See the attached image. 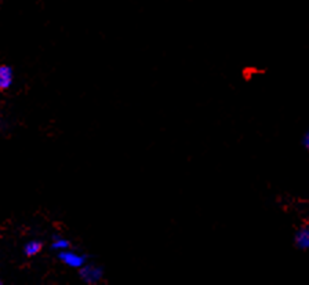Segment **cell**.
<instances>
[{"mask_svg":"<svg viewBox=\"0 0 309 285\" xmlns=\"http://www.w3.org/2000/svg\"><path fill=\"white\" fill-rule=\"evenodd\" d=\"M80 270V277L87 284H98L104 278V270L97 264L84 263Z\"/></svg>","mask_w":309,"mask_h":285,"instance_id":"cell-1","label":"cell"},{"mask_svg":"<svg viewBox=\"0 0 309 285\" xmlns=\"http://www.w3.org/2000/svg\"><path fill=\"white\" fill-rule=\"evenodd\" d=\"M58 258L61 259L62 263H65L66 266L73 269H80L86 263V258H84L83 255L78 254L75 251H69V248H68V250L60 251Z\"/></svg>","mask_w":309,"mask_h":285,"instance_id":"cell-2","label":"cell"},{"mask_svg":"<svg viewBox=\"0 0 309 285\" xmlns=\"http://www.w3.org/2000/svg\"><path fill=\"white\" fill-rule=\"evenodd\" d=\"M294 246L301 251L309 250V225L301 226L294 234Z\"/></svg>","mask_w":309,"mask_h":285,"instance_id":"cell-3","label":"cell"},{"mask_svg":"<svg viewBox=\"0 0 309 285\" xmlns=\"http://www.w3.org/2000/svg\"><path fill=\"white\" fill-rule=\"evenodd\" d=\"M13 84V70L9 66H0V90H7Z\"/></svg>","mask_w":309,"mask_h":285,"instance_id":"cell-4","label":"cell"},{"mask_svg":"<svg viewBox=\"0 0 309 285\" xmlns=\"http://www.w3.org/2000/svg\"><path fill=\"white\" fill-rule=\"evenodd\" d=\"M40 250H42V242L36 241V240L29 241L27 246H25V254H27L28 256H35L36 254H39Z\"/></svg>","mask_w":309,"mask_h":285,"instance_id":"cell-5","label":"cell"},{"mask_svg":"<svg viewBox=\"0 0 309 285\" xmlns=\"http://www.w3.org/2000/svg\"><path fill=\"white\" fill-rule=\"evenodd\" d=\"M69 241L68 240H65V238H55L53 242V248L57 251H64V250H68L69 248Z\"/></svg>","mask_w":309,"mask_h":285,"instance_id":"cell-6","label":"cell"},{"mask_svg":"<svg viewBox=\"0 0 309 285\" xmlns=\"http://www.w3.org/2000/svg\"><path fill=\"white\" fill-rule=\"evenodd\" d=\"M302 145H304V148L309 152V130L308 131H305L304 136H302Z\"/></svg>","mask_w":309,"mask_h":285,"instance_id":"cell-7","label":"cell"},{"mask_svg":"<svg viewBox=\"0 0 309 285\" xmlns=\"http://www.w3.org/2000/svg\"><path fill=\"white\" fill-rule=\"evenodd\" d=\"M0 284H2V281H0Z\"/></svg>","mask_w":309,"mask_h":285,"instance_id":"cell-8","label":"cell"}]
</instances>
